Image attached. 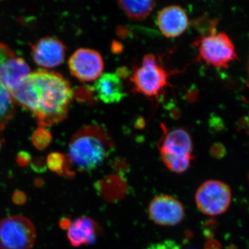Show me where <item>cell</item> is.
Masks as SVG:
<instances>
[{"mask_svg": "<svg viewBox=\"0 0 249 249\" xmlns=\"http://www.w3.org/2000/svg\"><path fill=\"white\" fill-rule=\"evenodd\" d=\"M157 24L165 37L173 38L185 32L189 21L184 9L178 5H172L160 10L157 15Z\"/></svg>", "mask_w": 249, "mask_h": 249, "instance_id": "30bf717a", "label": "cell"}, {"mask_svg": "<svg viewBox=\"0 0 249 249\" xmlns=\"http://www.w3.org/2000/svg\"><path fill=\"white\" fill-rule=\"evenodd\" d=\"M36 240V228L27 217L11 216L0 222L1 249H31Z\"/></svg>", "mask_w": 249, "mask_h": 249, "instance_id": "277c9868", "label": "cell"}, {"mask_svg": "<svg viewBox=\"0 0 249 249\" xmlns=\"http://www.w3.org/2000/svg\"><path fill=\"white\" fill-rule=\"evenodd\" d=\"M148 214L152 222L163 227L178 225L186 215L183 204L168 195L159 196L152 199L149 205Z\"/></svg>", "mask_w": 249, "mask_h": 249, "instance_id": "ba28073f", "label": "cell"}, {"mask_svg": "<svg viewBox=\"0 0 249 249\" xmlns=\"http://www.w3.org/2000/svg\"><path fill=\"white\" fill-rule=\"evenodd\" d=\"M30 74V67L25 60L15 55L3 65L0 81L11 92L20 87Z\"/></svg>", "mask_w": 249, "mask_h": 249, "instance_id": "7c38bea8", "label": "cell"}, {"mask_svg": "<svg viewBox=\"0 0 249 249\" xmlns=\"http://www.w3.org/2000/svg\"><path fill=\"white\" fill-rule=\"evenodd\" d=\"M169 74L159 65L153 54L143 57L142 65L134 70L130 78L135 91L147 96L157 97L168 85Z\"/></svg>", "mask_w": 249, "mask_h": 249, "instance_id": "3957f363", "label": "cell"}, {"mask_svg": "<svg viewBox=\"0 0 249 249\" xmlns=\"http://www.w3.org/2000/svg\"><path fill=\"white\" fill-rule=\"evenodd\" d=\"M47 165L51 171L58 174L64 178H73L75 172L72 170L67 155L59 152H53L47 159Z\"/></svg>", "mask_w": 249, "mask_h": 249, "instance_id": "e0dca14e", "label": "cell"}, {"mask_svg": "<svg viewBox=\"0 0 249 249\" xmlns=\"http://www.w3.org/2000/svg\"><path fill=\"white\" fill-rule=\"evenodd\" d=\"M247 124H248V126L249 127V115L247 116Z\"/></svg>", "mask_w": 249, "mask_h": 249, "instance_id": "83f0119b", "label": "cell"}, {"mask_svg": "<svg viewBox=\"0 0 249 249\" xmlns=\"http://www.w3.org/2000/svg\"></svg>", "mask_w": 249, "mask_h": 249, "instance_id": "f1b7e54d", "label": "cell"}, {"mask_svg": "<svg viewBox=\"0 0 249 249\" xmlns=\"http://www.w3.org/2000/svg\"><path fill=\"white\" fill-rule=\"evenodd\" d=\"M195 198L201 213L206 215H219L225 213L230 206L231 191L222 181L209 180L199 186Z\"/></svg>", "mask_w": 249, "mask_h": 249, "instance_id": "8992f818", "label": "cell"}, {"mask_svg": "<svg viewBox=\"0 0 249 249\" xmlns=\"http://www.w3.org/2000/svg\"><path fill=\"white\" fill-rule=\"evenodd\" d=\"M11 93L14 101L32 113L43 127L67 117L73 96L66 79L59 73L47 70L31 73L24 83Z\"/></svg>", "mask_w": 249, "mask_h": 249, "instance_id": "6da1fadb", "label": "cell"}, {"mask_svg": "<svg viewBox=\"0 0 249 249\" xmlns=\"http://www.w3.org/2000/svg\"><path fill=\"white\" fill-rule=\"evenodd\" d=\"M68 64L72 76L81 82L98 80L104 70L102 55L91 49H78L72 54Z\"/></svg>", "mask_w": 249, "mask_h": 249, "instance_id": "52a82bcc", "label": "cell"}, {"mask_svg": "<svg viewBox=\"0 0 249 249\" xmlns=\"http://www.w3.org/2000/svg\"><path fill=\"white\" fill-rule=\"evenodd\" d=\"M15 101L11 91L0 82V132L13 117Z\"/></svg>", "mask_w": 249, "mask_h": 249, "instance_id": "2e32d148", "label": "cell"}, {"mask_svg": "<svg viewBox=\"0 0 249 249\" xmlns=\"http://www.w3.org/2000/svg\"><path fill=\"white\" fill-rule=\"evenodd\" d=\"M31 160L30 155H28L27 152H21L18 154L17 157V162L18 164L21 166H26L29 164Z\"/></svg>", "mask_w": 249, "mask_h": 249, "instance_id": "cb8c5ba5", "label": "cell"}, {"mask_svg": "<svg viewBox=\"0 0 249 249\" xmlns=\"http://www.w3.org/2000/svg\"><path fill=\"white\" fill-rule=\"evenodd\" d=\"M94 91L98 99L111 104L120 102L126 96L121 78L116 73H103L96 80Z\"/></svg>", "mask_w": 249, "mask_h": 249, "instance_id": "4fadbf2b", "label": "cell"}, {"mask_svg": "<svg viewBox=\"0 0 249 249\" xmlns=\"http://www.w3.org/2000/svg\"><path fill=\"white\" fill-rule=\"evenodd\" d=\"M117 4L129 19L142 21L151 14L156 2L155 1H119Z\"/></svg>", "mask_w": 249, "mask_h": 249, "instance_id": "9a60e30c", "label": "cell"}, {"mask_svg": "<svg viewBox=\"0 0 249 249\" xmlns=\"http://www.w3.org/2000/svg\"><path fill=\"white\" fill-rule=\"evenodd\" d=\"M204 249H222V245L217 240L211 239L206 242Z\"/></svg>", "mask_w": 249, "mask_h": 249, "instance_id": "d4e9b609", "label": "cell"}, {"mask_svg": "<svg viewBox=\"0 0 249 249\" xmlns=\"http://www.w3.org/2000/svg\"><path fill=\"white\" fill-rule=\"evenodd\" d=\"M178 247L173 243H163L160 245H157L153 246L151 248L149 249H177Z\"/></svg>", "mask_w": 249, "mask_h": 249, "instance_id": "484cf974", "label": "cell"}, {"mask_svg": "<svg viewBox=\"0 0 249 249\" xmlns=\"http://www.w3.org/2000/svg\"><path fill=\"white\" fill-rule=\"evenodd\" d=\"M114 150V142L107 129L89 124L72 136L67 157L72 168L89 172L102 165Z\"/></svg>", "mask_w": 249, "mask_h": 249, "instance_id": "7a4b0ae2", "label": "cell"}, {"mask_svg": "<svg viewBox=\"0 0 249 249\" xmlns=\"http://www.w3.org/2000/svg\"><path fill=\"white\" fill-rule=\"evenodd\" d=\"M238 249L237 248V247H236L235 245H230L228 246L227 247V249Z\"/></svg>", "mask_w": 249, "mask_h": 249, "instance_id": "4316f807", "label": "cell"}, {"mask_svg": "<svg viewBox=\"0 0 249 249\" xmlns=\"http://www.w3.org/2000/svg\"><path fill=\"white\" fill-rule=\"evenodd\" d=\"M199 57L218 68H227L237 59L235 46L226 33L219 32L201 37L196 42Z\"/></svg>", "mask_w": 249, "mask_h": 249, "instance_id": "5b68a950", "label": "cell"}, {"mask_svg": "<svg viewBox=\"0 0 249 249\" xmlns=\"http://www.w3.org/2000/svg\"><path fill=\"white\" fill-rule=\"evenodd\" d=\"M193 143L191 136L183 129H175L166 132L160 141V151L193 156Z\"/></svg>", "mask_w": 249, "mask_h": 249, "instance_id": "5bb4252c", "label": "cell"}, {"mask_svg": "<svg viewBox=\"0 0 249 249\" xmlns=\"http://www.w3.org/2000/svg\"><path fill=\"white\" fill-rule=\"evenodd\" d=\"M52 141V134L45 127H39L32 135L33 144L39 150H43L47 148Z\"/></svg>", "mask_w": 249, "mask_h": 249, "instance_id": "d6986e66", "label": "cell"}, {"mask_svg": "<svg viewBox=\"0 0 249 249\" xmlns=\"http://www.w3.org/2000/svg\"><path fill=\"white\" fill-rule=\"evenodd\" d=\"M15 55H16L14 52L7 45L0 43V76H1V69L5 62Z\"/></svg>", "mask_w": 249, "mask_h": 249, "instance_id": "44dd1931", "label": "cell"}, {"mask_svg": "<svg viewBox=\"0 0 249 249\" xmlns=\"http://www.w3.org/2000/svg\"><path fill=\"white\" fill-rule=\"evenodd\" d=\"M218 228V222L216 219H209L203 224V233L208 240L213 239Z\"/></svg>", "mask_w": 249, "mask_h": 249, "instance_id": "ffe728a7", "label": "cell"}, {"mask_svg": "<svg viewBox=\"0 0 249 249\" xmlns=\"http://www.w3.org/2000/svg\"><path fill=\"white\" fill-rule=\"evenodd\" d=\"M65 45L54 37L40 39L31 47V55L38 66L53 68L61 65L65 57Z\"/></svg>", "mask_w": 249, "mask_h": 249, "instance_id": "9c48e42d", "label": "cell"}, {"mask_svg": "<svg viewBox=\"0 0 249 249\" xmlns=\"http://www.w3.org/2000/svg\"><path fill=\"white\" fill-rule=\"evenodd\" d=\"M13 201L17 205H22L27 201V196L22 191H18L12 196Z\"/></svg>", "mask_w": 249, "mask_h": 249, "instance_id": "603a6c76", "label": "cell"}, {"mask_svg": "<svg viewBox=\"0 0 249 249\" xmlns=\"http://www.w3.org/2000/svg\"><path fill=\"white\" fill-rule=\"evenodd\" d=\"M67 229L68 240L74 247L94 243L101 232L98 223L86 216L72 221Z\"/></svg>", "mask_w": 249, "mask_h": 249, "instance_id": "8fae6325", "label": "cell"}, {"mask_svg": "<svg viewBox=\"0 0 249 249\" xmlns=\"http://www.w3.org/2000/svg\"><path fill=\"white\" fill-rule=\"evenodd\" d=\"M211 155L217 160H221L227 155V150L222 144L215 143L211 147Z\"/></svg>", "mask_w": 249, "mask_h": 249, "instance_id": "7402d4cb", "label": "cell"}, {"mask_svg": "<svg viewBox=\"0 0 249 249\" xmlns=\"http://www.w3.org/2000/svg\"><path fill=\"white\" fill-rule=\"evenodd\" d=\"M160 157L166 168L176 173H183L189 168L193 156L175 155L160 151Z\"/></svg>", "mask_w": 249, "mask_h": 249, "instance_id": "ac0fdd59", "label": "cell"}]
</instances>
